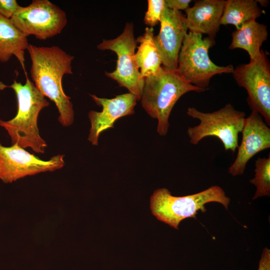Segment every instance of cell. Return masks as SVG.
<instances>
[{
  "label": "cell",
  "mask_w": 270,
  "mask_h": 270,
  "mask_svg": "<svg viewBox=\"0 0 270 270\" xmlns=\"http://www.w3.org/2000/svg\"><path fill=\"white\" fill-rule=\"evenodd\" d=\"M26 50L32 60L30 72L34 84L42 94L55 103L62 125L70 126L74 122V110L70 97L64 92L62 79L64 74H72L74 56L54 46L29 44Z\"/></svg>",
  "instance_id": "obj_1"
},
{
  "label": "cell",
  "mask_w": 270,
  "mask_h": 270,
  "mask_svg": "<svg viewBox=\"0 0 270 270\" xmlns=\"http://www.w3.org/2000/svg\"><path fill=\"white\" fill-rule=\"evenodd\" d=\"M6 88H12L16 94L18 112L10 120H0V126L8 132L12 145L16 144L23 148H30L36 153L44 154L47 144L40 135L38 119L40 110L50 102L28 76L24 84L16 80L10 86L0 82V90Z\"/></svg>",
  "instance_id": "obj_2"
},
{
  "label": "cell",
  "mask_w": 270,
  "mask_h": 270,
  "mask_svg": "<svg viewBox=\"0 0 270 270\" xmlns=\"http://www.w3.org/2000/svg\"><path fill=\"white\" fill-rule=\"evenodd\" d=\"M206 90L190 84L177 70L162 66L157 73L144 78L140 100L146 113L158 120V133L164 136L168 132L171 111L178 100L189 92Z\"/></svg>",
  "instance_id": "obj_3"
},
{
  "label": "cell",
  "mask_w": 270,
  "mask_h": 270,
  "mask_svg": "<svg viewBox=\"0 0 270 270\" xmlns=\"http://www.w3.org/2000/svg\"><path fill=\"white\" fill-rule=\"evenodd\" d=\"M217 202L228 209L230 198L226 196L220 187L212 186L198 193L184 196H174L166 188L156 190L150 197V208L156 218L170 226L178 229L180 222L188 218H196L200 210H206L204 205Z\"/></svg>",
  "instance_id": "obj_4"
},
{
  "label": "cell",
  "mask_w": 270,
  "mask_h": 270,
  "mask_svg": "<svg viewBox=\"0 0 270 270\" xmlns=\"http://www.w3.org/2000/svg\"><path fill=\"white\" fill-rule=\"evenodd\" d=\"M214 39L189 32L178 56L176 70L182 77L190 84L206 90L213 76L232 73L234 70L232 65L218 66L210 59L208 50L215 44Z\"/></svg>",
  "instance_id": "obj_5"
},
{
  "label": "cell",
  "mask_w": 270,
  "mask_h": 270,
  "mask_svg": "<svg viewBox=\"0 0 270 270\" xmlns=\"http://www.w3.org/2000/svg\"><path fill=\"white\" fill-rule=\"evenodd\" d=\"M187 114L200 120L198 126L187 130L190 142L197 144L204 138L216 136L222 143L226 151L234 152L238 147V134L242 132L246 120L244 112L236 110L230 104L212 112H204L188 108Z\"/></svg>",
  "instance_id": "obj_6"
},
{
  "label": "cell",
  "mask_w": 270,
  "mask_h": 270,
  "mask_svg": "<svg viewBox=\"0 0 270 270\" xmlns=\"http://www.w3.org/2000/svg\"><path fill=\"white\" fill-rule=\"evenodd\" d=\"M136 47L132 22L126 23L123 32L118 37L111 40L104 39L97 46L98 50H112L118 56L116 69L111 72H106V75L116 80L120 86L126 88L139 100L144 79L142 78L135 62Z\"/></svg>",
  "instance_id": "obj_7"
},
{
  "label": "cell",
  "mask_w": 270,
  "mask_h": 270,
  "mask_svg": "<svg viewBox=\"0 0 270 270\" xmlns=\"http://www.w3.org/2000/svg\"><path fill=\"white\" fill-rule=\"evenodd\" d=\"M26 37L32 35L45 40L60 34L67 24L65 12L48 0H34L20 6L10 18Z\"/></svg>",
  "instance_id": "obj_8"
},
{
  "label": "cell",
  "mask_w": 270,
  "mask_h": 270,
  "mask_svg": "<svg viewBox=\"0 0 270 270\" xmlns=\"http://www.w3.org/2000/svg\"><path fill=\"white\" fill-rule=\"evenodd\" d=\"M236 83L248 93L247 102L252 110L258 112L270 126V63L265 52L238 66L232 73Z\"/></svg>",
  "instance_id": "obj_9"
},
{
  "label": "cell",
  "mask_w": 270,
  "mask_h": 270,
  "mask_svg": "<svg viewBox=\"0 0 270 270\" xmlns=\"http://www.w3.org/2000/svg\"><path fill=\"white\" fill-rule=\"evenodd\" d=\"M64 154H57L44 160L30 154L16 144L6 147L0 142V179L12 182L26 176L53 172L64 165Z\"/></svg>",
  "instance_id": "obj_10"
},
{
  "label": "cell",
  "mask_w": 270,
  "mask_h": 270,
  "mask_svg": "<svg viewBox=\"0 0 270 270\" xmlns=\"http://www.w3.org/2000/svg\"><path fill=\"white\" fill-rule=\"evenodd\" d=\"M160 22V30L154 36V40L162 66L168 69L176 70L179 52L188 30L186 15L180 11L166 7Z\"/></svg>",
  "instance_id": "obj_11"
},
{
  "label": "cell",
  "mask_w": 270,
  "mask_h": 270,
  "mask_svg": "<svg viewBox=\"0 0 270 270\" xmlns=\"http://www.w3.org/2000/svg\"><path fill=\"white\" fill-rule=\"evenodd\" d=\"M237 156L228 169L233 176L242 175L248 162L257 153L270 148V128L256 111L246 118Z\"/></svg>",
  "instance_id": "obj_12"
},
{
  "label": "cell",
  "mask_w": 270,
  "mask_h": 270,
  "mask_svg": "<svg viewBox=\"0 0 270 270\" xmlns=\"http://www.w3.org/2000/svg\"><path fill=\"white\" fill-rule=\"evenodd\" d=\"M90 96L102 108L101 112L90 110L88 114L91 124L88 140L92 145L97 146L100 133L113 128L114 122L120 118L134 113V108L138 99L130 92L118 95L112 98Z\"/></svg>",
  "instance_id": "obj_13"
},
{
  "label": "cell",
  "mask_w": 270,
  "mask_h": 270,
  "mask_svg": "<svg viewBox=\"0 0 270 270\" xmlns=\"http://www.w3.org/2000/svg\"><path fill=\"white\" fill-rule=\"evenodd\" d=\"M226 0H199L184 11L189 32L214 38L221 25Z\"/></svg>",
  "instance_id": "obj_14"
},
{
  "label": "cell",
  "mask_w": 270,
  "mask_h": 270,
  "mask_svg": "<svg viewBox=\"0 0 270 270\" xmlns=\"http://www.w3.org/2000/svg\"><path fill=\"white\" fill-rule=\"evenodd\" d=\"M28 44L27 37L11 20L0 15V62H6L14 56L22 65L26 76H28L24 54Z\"/></svg>",
  "instance_id": "obj_15"
},
{
  "label": "cell",
  "mask_w": 270,
  "mask_h": 270,
  "mask_svg": "<svg viewBox=\"0 0 270 270\" xmlns=\"http://www.w3.org/2000/svg\"><path fill=\"white\" fill-rule=\"evenodd\" d=\"M232 36L229 48L243 49L248 52L250 60H254L260 54V47L268 38L267 26L252 20L234 31Z\"/></svg>",
  "instance_id": "obj_16"
},
{
  "label": "cell",
  "mask_w": 270,
  "mask_h": 270,
  "mask_svg": "<svg viewBox=\"0 0 270 270\" xmlns=\"http://www.w3.org/2000/svg\"><path fill=\"white\" fill-rule=\"evenodd\" d=\"M153 28L146 27L136 40L139 42L134 59L140 76L146 77L157 73L162 66L161 58L156 47Z\"/></svg>",
  "instance_id": "obj_17"
},
{
  "label": "cell",
  "mask_w": 270,
  "mask_h": 270,
  "mask_svg": "<svg viewBox=\"0 0 270 270\" xmlns=\"http://www.w3.org/2000/svg\"><path fill=\"white\" fill-rule=\"evenodd\" d=\"M262 12L256 0H227L220 24H232L238 29L245 23L256 20Z\"/></svg>",
  "instance_id": "obj_18"
},
{
  "label": "cell",
  "mask_w": 270,
  "mask_h": 270,
  "mask_svg": "<svg viewBox=\"0 0 270 270\" xmlns=\"http://www.w3.org/2000/svg\"><path fill=\"white\" fill-rule=\"evenodd\" d=\"M254 178L250 180L256 186L253 200L270 195V155L268 158H258L255 161Z\"/></svg>",
  "instance_id": "obj_19"
},
{
  "label": "cell",
  "mask_w": 270,
  "mask_h": 270,
  "mask_svg": "<svg viewBox=\"0 0 270 270\" xmlns=\"http://www.w3.org/2000/svg\"><path fill=\"white\" fill-rule=\"evenodd\" d=\"M166 7L165 0H148V9L144 20V24L150 28L156 25Z\"/></svg>",
  "instance_id": "obj_20"
},
{
  "label": "cell",
  "mask_w": 270,
  "mask_h": 270,
  "mask_svg": "<svg viewBox=\"0 0 270 270\" xmlns=\"http://www.w3.org/2000/svg\"><path fill=\"white\" fill-rule=\"evenodd\" d=\"M20 6L16 0H0V15L10 19Z\"/></svg>",
  "instance_id": "obj_21"
},
{
  "label": "cell",
  "mask_w": 270,
  "mask_h": 270,
  "mask_svg": "<svg viewBox=\"0 0 270 270\" xmlns=\"http://www.w3.org/2000/svg\"><path fill=\"white\" fill-rule=\"evenodd\" d=\"M191 2V0H165L167 8L178 11L186 10Z\"/></svg>",
  "instance_id": "obj_22"
},
{
  "label": "cell",
  "mask_w": 270,
  "mask_h": 270,
  "mask_svg": "<svg viewBox=\"0 0 270 270\" xmlns=\"http://www.w3.org/2000/svg\"><path fill=\"white\" fill-rule=\"evenodd\" d=\"M258 270H270V250L264 249L260 260Z\"/></svg>",
  "instance_id": "obj_23"
},
{
  "label": "cell",
  "mask_w": 270,
  "mask_h": 270,
  "mask_svg": "<svg viewBox=\"0 0 270 270\" xmlns=\"http://www.w3.org/2000/svg\"><path fill=\"white\" fill-rule=\"evenodd\" d=\"M258 3H259L262 6L266 7L268 4L269 2L267 0H256Z\"/></svg>",
  "instance_id": "obj_24"
}]
</instances>
